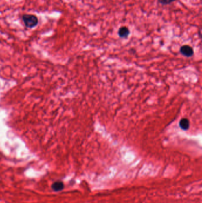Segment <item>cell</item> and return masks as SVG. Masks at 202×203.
Listing matches in <instances>:
<instances>
[{"instance_id": "cell-1", "label": "cell", "mask_w": 202, "mask_h": 203, "mask_svg": "<svg viewBox=\"0 0 202 203\" xmlns=\"http://www.w3.org/2000/svg\"><path fill=\"white\" fill-rule=\"evenodd\" d=\"M23 21L27 28H32L35 27L38 23L37 17L32 14H25L23 16Z\"/></svg>"}, {"instance_id": "cell-2", "label": "cell", "mask_w": 202, "mask_h": 203, "mask_svg": "<svg viewBox=\"0 0 202 203\" xmlns=\"http://www.w3.org/2000/svg\"><path fill=\"white\" fill-rule=\"evenodd\" d=\"M180 52L186 57H191L194 54L192 47L188 45H184L180 48Z\"/></svg>"}, {"instance_id": "cell-3", "label": "cell", "mask_w": 202, "mask_h": 203, "mask_svg": "<svg viewBox=\"0 0 202 203\" xmlns=\"http://www.w3.org/2000/svg\"><path fill=\"white\" fill-rule=\"evenodd\" d=\"M180 127L184 131L188 130L190 127V122L187 118L181 119L179 122Z\"/></svg>"}, {"instance_id": "cell-4", "label": "cell", "mask_w": 202, "mask_h": 203, "mask_svg": "<svg viewBox=\"0 0 202 203\" xmlns=\"http://www.w3.org/2000/svg\"><path fill=\"white\" fill-rule=\"evenodd\" d=\"M64 188V185L63 182H62L61 181H56L55 182H54L52 185V189L54 191H62Z\"/></svg>"}]
</instances>
